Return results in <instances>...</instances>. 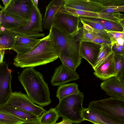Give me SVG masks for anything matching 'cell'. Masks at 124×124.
I'll return each mask as SVG.
<instances>
[{
	"label": "cell",
	"instance_id": "6da1fadb",
	"mask_svg": "<svg viewBox=\"0 0 124 124\" xmlns=\"http://www.w3.org/2000/svg\"><path fill=\"white\" fill-rule=\"evenodd\" d=\"M61 50L54 42L50 34L40 39L30 51L14 58V64L21 68L34 67L50 63L59 57Z\"/></svg>",
	"mask_w": 124,
	"mask_h": 124
},
{
	"label": "cell",
	"instance_id": "7a4b0ae2",
	"mask_svg": "<svg viewBox=\"0 0 124 124\" xmlns=\"http://www.w3.org/2000/svg\"><path fill=\"white\" fill-rule=\"evenodd\" d=\"M19 80L29 98L35 104L44 107L51 102L48 84L42 74L33 67L24 69Z\"/></svg>",
	"mask_w": 124,
	"mask_h": 124
},
{
	"label": "cell",
	"instance_id": "3957f363",
	"mask_svg": "<svg viewBox=\"0 0 124 124\" xmlns=\"http://www.w3.org/2000/svg\"><path fill=\"white\" fill-rule=\"evenodd\" d=\"M49 33L55 44L61 49V53L72 59L77 69L80 65L82 59L79 54L80 39L78 33L75 36L68 34L52 26Z\"/></svg>",
	"mask_w": 124,
	"mask_h": 124
},
{
	"label": "cell",
	"instance_id": "277c9868",
	"mask_svg": "<svg viewBox=\"0 0 124 124\" xmlns=\"http://www.w3.org/2000/svg\"><path fill=\"white\" fill-rule=\"evenodd\" d=\"M84 97V93L80 91L77 94L59 100L55 108L60 116L75 124L84 121L82 114L84 108L82 106Z\"/></svg>",
	"mask_w": 124,
	"mask_h": 124
},
{
	"label": "cell",
	"instance_id": "5b68a950",
	"mask_svg": "<svg viewBox=\"0 0 124 124\" xmlns=\"http://www.w3.org/2000/svg\"><path fill=\"white\" fill-rule=\"evenodd\" d=\"M87 108L118 124H124V101L110 97L92 101Z\"/></svg>",
	"mask_w": 124,
	"mask_h": 124
},
{
	"label": "cell",
	"instance_id": "8992f818",
	"mask_svg": "<svg viewBox=\"0 0 124 124\" xmlns=\"http://www.w3.org/2000/svg\"><path fill=\"white\" fill-rule=\"evenodd\" d=\"M42 19L41 14L38 7L33 4L28 24L26 26L13 29L7 30L3 33H8L14 35L27 36L37 39L43 37Z\"/></svg>",
	"mask_w": 124,
	"mask_h": 124
},
{
	"label": "cell",
	"instance_id": "52a82bcc",
	"mask_svg": "<svg viewBox=\"0 0 124 124\" xmlns=\"http://www.w3.org/2000/svg\"><path fill=\"white\" fill-rule=\"evenodd\" d=\"M80 21L79 17L70 14L63 7L56 13L52 26L65 34L75 36L80 28Z\"/></svg>",
	"mask_w": 124,
	"mask_h": 124
},
{
	"label": "cell",
	"instance_id": "ba28073f",
	"mask_svg": "<svg viewBox=\"0 0 124 124\" xmlns=\"http://www.w3.org/2000/svg\"><path fill=\"white\" fill-rule=\"evenodd\" d=\"M3 106L20 109L33 114L39 117L46 111L42 107L34 103L26 94L21 92H13Z\"/></svg>",
	"mask_w": 124,
	"mask_h": 124
},
{
	"label": "cell",
	"instance_id": "9c48e42d",
	"mask_svg": "<svg viewBox=\"0 0 124 124\" xmlns=\"http://www.w3.org/2000/svg\"><path fill=\"white\" fill-rule=\"evenodd\" d=\"M33 5V0H10L1 10L20 19L29 21Z\"/></svg>",
	"mask_w": 124,
	"mask_h": 124
},
{
	"label": "cell",
	"instance_id": "30bf717a",
	"mask_svg": "<svg viewBox=\"0 0 124 124\" xmlns=\"http://www.w3.org/2000/svg\"><path fill=\"white\" fill-rule=\"evenodd\" d=\"M12 70L6 62L0 64V107L6 103L13 92L11 87Z\"/></svg>",
	"mask_w": 124,
	"mask_h": 124
},
{
	"label": "cell",
	"instance_id": "8fae6325",
	"mask_svg": "<svg viewBox=\"0 0 124 124\" xmlns=\"http://www.w3.org/2000/svg\"><path fill=\"white\" fill-rule=\"evenodd\" d=\"M79 78V75L76 71L73 70L62 64L55 68L50 82L53 86H60L77 80Z\"/></svg>",
	"mask_w": 124,
	"mask_h": 124
},
{
	"label": "cell",
	"instance_id": "7c38bea8",
	"mask_svg": "<svg viewBox=\"0 0 124 124\" xmlns=\"http://www.w3.org/2000/svg\"><path fill=\"white\" fill-rule=\"evenodd\" d=\"M101 45L93 42L81 41L79 43V55L85 59L93 67L97 61Z\"/></svg>",
	"mask_w": 124,
	"mask_h": 124
},
{
	"label": "cell",
	"instance_id": "4fadbf2b",
	"mask_svg": "<svg viewBox=\"0 0 124 124\" xmlns=\"http://www.w3.org/2000/svg\"><path fill=\"white\" fill-rule=\"evenodd\" d=\"M100 86L110 97L124 101V83L115 76L104 81Z\"/></svg>",
	"mask_w": 124,
	"mask_h": 124
},
{
	"label": "cell",
	"instance_id": "5bb4252c",
	"mask_svg": "<svg viewBox=\"0 0 124 124\" xmlns=\"http://www.w3.org/2000/svg\"><path fill=\"white\" fill-rule=\"evenodd\" d=\"M14 36V42L11 49L16 52V57L21 56L33 49L40 40V39L30 37Z\"/></svg>",
	"mask_w": 124,
	"mask_h": 124
},
{
	"label": "cell",
	"instance_id": "9a60e30c",
	"mask_svg": "<svg viewBox=\"0 0 124 124\" xmlns=\"http://www.w3.org/2000/svg\"><path fill=\"white\" fill-rule=\"evenodd\" d=\"M114 53L95 69L93 74L97 78L104 81L116 76Z\"/></svg>",
	"mask_w": 124,
	"mask_h": 124
},
{
	"label": "cell",
	"instance_id": "2e32d148",
	"mask_svg": "<svg viewBox=\"0 0 124 124\" xmlns=\"http://www.w3.org/2000/svg\"><path fill=\"white\" fill-rule=\"evenodd\" d=\"M63 7L97 13L101 11L102 8L101 5L95 0H63Z\"/></svg>",
	"mask_w": 124,
	"mask_h": 124
},
{
	"label": "cell",
	"instance_id": "e0dca14e",
	"mask_svg": "<svg viewBox=\"0 0 124 124\" xmlns=\"http://www.w3.org/2000/svg\"><path fill=\"white\" fill-rule=\"evenodd\" d=\"M63 0H53L46 6L42 20L43 28L49 30L57 11L63 6Z\"/></svg>",
	"mask_w": 124,
	"mask_h": 124
},
{
	"label": "cell",
	"instance_id": "ac0fdd59",
	"mask_svg": "<svg viewBox=\"0 0 124 124\" xmlns=\"http://www.w3.org/2000/svg\"><path fill=\"white\" fill-rule=\"evenodd\" d=\"M0 110L8 112L21 119L25 124H39V117L31 113L9 107H0Z\"/></svg>",
	"mask_w": 124,
	"mask_h": 124
},
{
	"label": "cell",
	"instance_id": "d6986e66",
	"mask_svg": "<svg viewBox=\"0 0 124 124\" xmlns=\"http://www.w3.org/2000/svg\"><path fill=\"white\" fill-rule=\"evenodd\" d=\"M29 21L20 19L3 11L1 25L4 27L6 29H12L26 26Z\"/></svg>",
	"mask_w": 124,
	"mask_h": 124
},
{
	"label": "cell",
	"instance_id": "ffe728a7",
	"mask_svg": "<svg viewBox=\"0 0 124 124\" xmlns=\"http://www.w3.org/2000/svg\"><path fill=\"white\" fill-rule=\"evenodd\" d=\"M78 86L75 83L61 85L58 88L56 96L59 100L70 95L77 94L80 92Z\"/></svg>",
	"mask_w": 124,
	"mask_h": 124
},
{
	"label": "cell",
	"instance_id": "44dd1931",
	"mask_svg": "<svg viewBox=\"0 0 124 124\" xmlns=\"http://www.w3.org/2000/svg\"><path fill=\"white\" fill-rule=\"evenodd\" d=\"M83 17L85 19L99 23L108 31L124 32V28L119 23L99 18Z\"/></svg>",
	"mask_w": 124,
	"mask_h": 124
},
{
	"label": "cell",
	"instance_id": "7402d4cb",
	"mask_svg": "<svg viewBox=\"0 0 124 124\" xmlns=\"http://www.w3.org/2000/svg\"><path fill=\"white\" fill-rule=\"evenodd\" d=\"M60 116L55 108L43 112L39 117V124H55Z\"/></svg>",
	"mask_w": 124,
	"mask_h": 124
},
{
	"label": "cell",
	"instance_id": "603a6c76",
	"mask_svg": "<svg viewBox=\"0 0 124 124\" xmlns=\"http://www.w3.org/2000/svg\"><path fill=\"white\" fill-rule=\"evenodd\" d=\"M116 77L124 83V56L114 55Z\"/></svg>",
	"mask_w": 124,
	"mask_h": 124
},
{
	"label": "cell",
	"instance_id": "cb8c5ba5",
	"mask_svg": "<svg viewBox=\"0 0 124 124\" xmlns=\"http://www.w3.org/2000/svg\"><path fill=\"white\" fill-rule=\"evenodd\" d=\"M111 47L112 44H103L101 45V47L97 61L94 66L93 67L94 70L113 52Z\"/></svg>",
	"mask_w": 124,
	"mask_h": 124
},
{
	"label": "cell",
	"instance_id": "d4e9b609",
	"mask_svg": "<svg viewBox=\"0 0 124 124\" xmlns=\"http://www.w3.org/2000/svg\"><path fill=\"white\" fill-rule=\"evenodd\" d=\"M0 123L3 124H23L25 123L14 116L0 110Z\"/></svg>",
	"mask_w": 124,
	"mask_h": 124
},
{
	"label": "cell",
	"instance_id": "484cf974",
	"mask_svg": "<svg viewBox=\"0 0 124 124\" xmlns=\"http://www.w3.org/2000/svg\"><path fill=\"white\" fill-rule=\"evenodd\" d=\"M14 42V36L8 33L0 35V48L2 49L10 50Z\"/></svg>",
	"mask_w": 124,
	"mask_h": 124
},
{
	"label": "cell",
	"instance_id": "4316f807",
	"mask_svg": "<svg viewBox=\"0 0 124 124\" xmlns=\"http://www.w3.org/2000/svg\"><path fill=\"white\" fill-rule=\"evenodd\" d=\"M64 8L66 11L70 14L77 16L99 18V15L98 13L78 10L68 7Z\"/></svg>",
	"mask_w": 124,
	"mask_h": 124
},
{
	"label": "cell",
	"instance_id": "83f0119b",
	"mask_svg": "<svg viewBox=\"0 0 124 124\" xmlns=\"http://www.w3.org/2000/svg\"><path fill=\"white\" fill-rule=\"evenodd\" d=\"M81 23L83 24V27L94 36L110 41L107 32L93 29L87 24Z\"/></svg>",
	"mask_w": 124,
	"mask_h": 124
},
{
	"label": "cell",
	"instance_id": "f1b7e54d",
	"mask_svg": "<svg viewBox=\"0 0 124 124\" xmlns=\"http://www.w3.org/2000/svg\"><path fill=\"white\" fill-rule=\"evenodd\" d=\"M99 18L119 23L120 22L124 19V15L119 12L113 13H98Z\"/></svg>",
	"mask_w": 124,
	"mask_h": 124
},
{
	"label": "cell",
	"instance_id": "f546056e",
	"mask_svg": "<svg viewBox=\"0 0 124 124\" xmlns=\"http://www.w3.org/2000/svg\"><path fill=\"white\" fill-rule=\"evenodd\" d=\"M62 64L67 68L73 71H76V68L72 59L69 56L61 53L59 57Z\"/></svg>",
	"mask_w": 124,
	"mask_h": 124
},
{
	"label": "cell",
	"instance_id": "4dcf8cb0",
	"mask_svg": "<svg viewBox=\"0 0 124 124\" xmlns=\"http://www.w3.org/2000/svg\"><path fill=\"white\" fill-rule=\"evenodd\" d=\"M102 7L124 6V0H95Z\"/></svg>",
	"mask_w": 124,
	"mask_h": 124
},
{
	"label": "cell",
	"instance_id": "1f68e13d",
	"mask_svg": "<svg viewBox=\"0 0 124 124\" xmlns=\"http://www.w3.org/2000/svg\"><path fill=\"white\" fill-rule=\"evenodd\" d=\"M79 17L81 23L87 24L93 29L106 32L108 31L98 23L85 19L83 17Z\"/></svg>",
	"mask_w": 124,
	"mask_h": 124
},
{
	"label": "cell",
	"instance_id": "d6a6232c",
	"mask_svg": "<svg viewBox=\"0 0 124 124\" xmlns=\"http://www.w3.org/2000/svg\"><path fill=\"white\" fill-rule=\"evenodd\" d=\"M124 11V6L111 7H102L100 13H113Z\"/></svg>",
	"mask_w": 124,
	"mask_h": 124
},
{
	"label": "cell",
	"instance_id": "836d02e7",
	"mask_svg": "<svg viewBox=\"0 0 124 124\" xmlns=\"http://www.w3.org/2000/svg\"><path fill=\"white\" fill-rule=\"evenodd\" d=\"M107 32L110 38L112 44L116 42L117 39L120 38L124 39V32L108 31Z\"/></svg>",
	"mask_w": 124,
	"mask_h": 124
},
{
	"label": "cell",
	"instance_id": "e575fe53",
	"mask_svg": "<svg viewBox=\"0 0 124 124\" xmlns=\"http://www.w3.org/2000/svg\"><path fill=\"white\" fill-rule=\"evenodd\" d=\"M111 49L114 54L124 56V45L116 42L112 44Z\"/></svg>",
	"mask_w": 124,
	"mask_h": 124
},
{
	"label": "cell",
	"instance_id": "d590c367",
	"mask_svg": "<svg viewBox=\"0 0 124 124\" xmlns=\"http://www.w3.org/2000/svg\"><path fill=\"white\" fill-rule=\"evenodd\" d=\"M93 42L99 44L101 45L102 44H112L111 42L110 41L98 37H96L92 41Z\"/></svg>",
	"mask_w": 124,
	"mask_h": 124
},
{
	"label": "cell",
	"instance_id": "8d00e7d4",
	"mask_svg": "<svg viewBox=\"0 0 124 124\" xmlns=\"http://www.w3.org/2000/svg\"><path fill=\"white\" fill-rule=\"evenodd\" d=\"M73 123L70 121L65 119H62V121L55 124H72Z\"/></svg>",
	"mask_w": 124,
	"mask_h": 124
},
{
	"label": "cell",
	"instance_id": "74e56055",
	"mask_svg": "<svg viewBox=\"0 0 124 124\" xmlns=\"http://www.w3.org/2000/svg\"><path fill=\"white\" fill-rule=\"evenodd\" d=\"M5 53V50H0V64L3 62V60Z\"/></svg>",
	"mask_w": 124,
	"mask_h": 124
},
{
	"label": "cell",
	"instance_id": "f35d334b",
	"mask_svg": "<svg viewBox=\"0 0 124 124\" xmlns=\"http://www.w3.org/2000/svg\"><path fill=\"white\" fill-rule=\"evenodd\" d=\"M10 0H2V1L4 6V7H6L9 3Z\"/></svg>",
	"mask_w": 124,
	"mask_h": 124
},
{
	"label": "cell",
	"instance_id": "ab89813d",
	"mask_svg": "<svg viewBox=\"0 0 124 124\" xmlns=\"http://www.w3.org/2000/svg\"><path fill=\"white\" fill-rule=\"evenodd\" d=\"M3 11L2 10L0 11V27L2 21V13Z\"/></svg>",
	"mask_w": 124,
	"mask_h": 124
},
{
	"label": "cell",
	"instance_id": "60d3db41",
	"mask_svg": "<svg viewBox=\"0 0 124 124\" xmlns=\"http://www.w3.org/2000/svg\"><path fill=\"white\" fill-rule=\"evenodd\" d=\"M0 30L1 31V33L5 32L6 30L5 28L2 26H1L0 27Z\"/></svg>",
	"mask_w": 124,
	"mask_h": 124
},
{
	"label": "cell",
	"instance_id": "b9f144b4",
	"mask_svg": "<svg viewBox=\"0 0 124 124\" xmlns=\"http://www.w3.org/2000/svg\"><path fill=\"white\" fill-rule=\"evenodd\" d=\"M33 2L34 4L37 7H38V0H33Z\"/></svg>",
	"mask_w": 124,
	"mask_h": 124
},
{
	"label": "cell",
	"instance_id": "7bdbcfd3",
	"mask_svg": "<svg viewBox=\"0 0 124 124\" xmlns=\"http://www.w3.org/2000/svg\"><path fill=\"white\" fill-rule=\"evenodd\" d=\"M119 23L124 28V19H123L121 20L119 22Z\"/></svg>",
	"mask_w": 124,
	"mask_h": 124
},
{
	"label": "cell",
	"instance_id": "ee69618b",
	"mask_svg": "<svg viewBox=\"0 0 124 124\" xmlns=\"http://www.w3.org/2000/svg\"><path fill=\"white\" fill-rule=\"evenodd\" d=\"M101 124H119L115 122H109V123H103Z\"/></svg>",
	"mask_w": 124,
	"mask_h": 124
},
{
	"label": "cell",
	"instance_id": "f6af8a7d",
	"mask_svg": "<svg viewBox=\"0 0 124 124\" xmlns=\"http://www.w3.org/2000/svg\"><path fill=\"white\" fill-rule=\"evenodd\" d=\"M3 7H2L1 5H0V8H1V9H2V8Z\"/></svg>",
	"mask_w": 124,
	"mask_h": 124
},
{
	"label": "cell",
	"instance_id": "bcb514c9",
	"mask_svg": "<svg viewBox=\"0 0 124 124\" xmlns=\"http://www.w3.org/2000/svg\"><path fill=\"white\" fill-rule=\"evenodd\" d=\"M1 34V31L0 30V35Z\"/></svg>",
	"mask_w": 124,
	"mask_h": 124
},
{
	"label": "cell",
	"instance_id": "7dc6e473",
	"mask_svg": "<svg viewBox=\"0 0 124 124\" xmlns=\"http://www.w3.org/2000/svg\"><path fill=\"white\" fill-rule=\"evenodd\" d=\"M0 124H2L0 123Z\"/></svg>",
	"mask_w": 124,
	"mask_h": 124
},
{
	"label": "cell",
	"instance_id": "c3c4849f",
	"mask_svg": "<svg viewBox=\"0 0 124 124\" xmlns=\"http://www.w3.org/2000/svg\"><path fill=\"white\" fill-rule=\"evenodd\" d=\"M1 49H1V48H0V50H1Z\"/></svg>",
	"mask_w": 124,
	"mask_h": 124
},
{
	"label": "cell",
	"instance_id": "681fc988",
	"mask_svg": "<svg viewBox=\"0 0 124 124\" xmlns=\"http://www.w3.org/2000/svg\"></svg>",
	"mask_w": 124,
	"mask_h": 124
}]
</instances>
